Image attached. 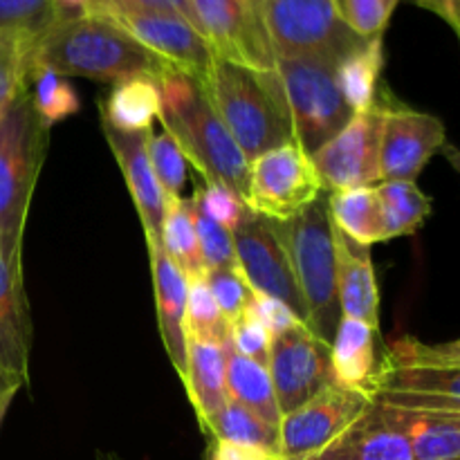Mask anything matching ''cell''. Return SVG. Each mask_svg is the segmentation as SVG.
<instances>
[{
    "label": "cell",
    "mask_w": 460,
    "mask_h": 460,
    "mask_svg": "<svg viewBox=\"0 0 460 460\" xmlns=\"http://www.w3.org/2000/svg\"><path fill=\"white\" fill-rule=\"evenodd\" d=\"M21 386H25V382L0 364V427H3L4 416H7L9 407H12Z\"/></svg>",
    "instance_id": "f6af8a7d"
},
{
    "label": "cell",
    "mask_w": 460,
    "mask_h": 460,
    "mask_svg": "<svg viewBox=\"0 0 460 460\" xmlns=\"http://www.w3.org/2000/svg\"><path fill=\"white\" fill-rule=\"evenodd\" d=\"M261 4L277 58H322L337 66L368 40L341 25L331 0H261Z\"/></svg>",
    "instance_id": "ba28073f"
},
{
    "label": "cell",
    "mask_w": 460,
    "mask_h": 460,
    "mask_svg": "<svg viewBox=\"0 0 460 460\" xmlns=\"http://www.w3.org/2000/svg\"><path fill=\"white\" fill-rule=\"evenodd\" d=\"M382 70H385L382 36L364 40L337 63V85L353 112H364L376 103Z\"/></svg>",
    "instance_id": "83f0119b"
},
{
    "label": "cell",
    "mask_w": 460,
    "mask_h": 460,
    "mask_svg": "<svg viewBox=\"0 0 460 460\" xmlns=\"http://www.w3.org/2000/svg\"><path fill=\"white\" fill-rule=\"evenodd\" d=\"M48 137L49 126L36 112L25 85L0 111V238L22 241Z\"/></svg>",
    "instance_id": "8992f818"
},
{
    "label": "cell",
    "mask_w": 460,
    "mask_h": 460,
    "mask_svg": "<svg viewBox=\"0 0 460 460\" xmlns=\"http://www.w3.org/2000/svg\"><path fill=\"white\" fill-rule=\"evenodd\" d=\"M385 409L407 438L413 460H460V413Z\"/></svg>",
    "instance_id": "7402d4cb"
},
{
    "label": "cell",
    "mask_w": 460,
    "mask_h": 460,
    "mask_svg": "<svg viewBox=\"0 0 460 460\" xmlns=\"http://www.w3.org/2000/svg\"><path fill=\"white\" fill-rule=\"evenodd\" d=\"M205 434H211L214 440H220V443L245 445V447L279 454V427L268 425L259 416H254L250 409L241 407L229 398L220 407V411L211 418Z\"/></svg>",
    "instance_id": "4dcf8cb0"
},
{
    "label": "cell",
    "mask_w": 460,
    "mask_h": 460,
    "mask_svg": "<svg viewBox=\"0 0 460 460\" xmlns=\"http://www.w3.org/2000/svg\"><path fill=\"white\" fill-rule=\"evenodd\" d=\"M305 460H413L407 438L382 404L373 402L322 452Z\"/></svg>",
    "instance_id": "ffe728a7"
},
{
    "label": "cell",
    "mask_w": 460,
    "mask_h": 460,
    "mask_svg": "<svg viewBox=\"0 0 460 460\" xmlns=\"http://www.w3.org/2000/svg\"><path fill=\"white\" fill-rule=\"evenodd\" d=\"M157 112H160V88L157 79L151 76H135L115 84L106 102L102 103L103 124L128 133L153 128Z\"/></svg>",
    "instance_id": "4316f807"
},
{
    "label": "cell",
    "mask_w": 460,
    "mask_h": 460,
    "mask_svg": "<svg viewBox=\"0 0 460 460\" xmlns=\"http://www.w3.org/2000/svg\"><path fill=\"white\" fill-rule=\"evenodd\" d=\"M367 395L407 411L460 413V344H422L402 337L377 359Z\"/></svg>",
    "instance_id": "277c9868"
},
{
    "label": "cell",
    "mask_w": 460,
    "mask_h": 460,
    "mask_svg": "<svg viewBox=\"0 0 460 460\" xmlns=\"http://www.w3.org/2000/svg\"><path fill=\"white\" fill-rule=\"evenodd\" d=\"M103 9H153V12L175 13V16H182L184 21H189L200 31L196 12L191 7V0H97L88 13L103 12Z\"/></svg>",
    "instance_id": "b9f144b4"
},
{
    "label": "cell",
    "mask_w": 460,
    "mask_h": 460,
    "mask_svg": "<svg viewBox=\"0 0 460 460\" xmlns=\"http://www.w3.org/2000/svg\"><path fill=\"white\" fill-rule=\"evenodd\" d=\"M157 119L178 144L184 160L191 162L205 180L223 184L241 200H247L250 162L216 115L205 85L187 72L171 67L157 79Z\"/></svg>",
    "instance_id": "7a4b0ae2"
},
{
    "label": "cell",
    "mask_w": 460,
    "mask_h": 460,
    "mask_svg": "<svg viewBox=\"0 0 460 460\" xmlns=\"http://www.w3.org/2000/svg\"><path fill=\"white\" fill-rule=\"evenodd\" d=\"M102 130L106 135L108 146L115 153L121 173H124L126 187L133 196L135 209H137L144 236H146V245L148 243H160L162 220H164V196H162V189L157 184L146 153V137L153 128L142 130V133H128V130H117L102 121Z\"/></svg>",
    "instance_id": "ac0fdd59"
},
{
    "label": "cell",
    "mask_w": 460,
    "mask_h": 460,
    "mask_svg": "<svg viewBox=\"0 0 460 460\" xmlns=\"http://www.w3.org/2000/svg\"><path fill=\"white\" fill-rule=\"evenodd\" d=\"M146 153L157 184L162 189V196L182 198L184 182H187V160L173 137L166 130H162L160 135L151 130L146 137Z\"/></svg>",
    "instance_id": "e575fe53"
},
{
    "label": "cell",
    "mask_w": 460,
    "mask_h": 460,
    "mask_svg": "<svg viewBox=\"0 0 460 460\" xmlns=\"http://www.w3.org/2000/svg\"><path fill=\"white\" fill-rule=\"evenodd\" d=\"M189 200H191L193 227H196L198 245H200V254L207 265V272H209V270H232V272H241V270H238L236 252H234L232 232L220 227L216 220H211L209 216L202 211L196 193H193Z\"/></svg>",
    "instance_id": "d590c367"
},
{
    "label": "cell",
    "mask_w": 460,
    "mask_h": 460,
    "mask_svg": "<svg viewBox=\"0 0 460 460\" xmlns=\"http://www.w3.org/2000/svg\"><path fill=\"white\" fill-rule=\"evenodd\" d=\"M332 247H335L337 299H340L341 317L359 319L377 332L380 290L371 261V247L350 241L335 225H332Z\"/></svg>",
    "instance_id": "d6986e66"
},
{
    "label": "cell",
    "mask_w": 460,
    "mask_h": 460,
    "mask_svg": "<svg viewBox=\"0 0 460 460\" xmlns=\"http://www.w3.org/2000/svg\"><path fill=\"white\" fill-rule=\"evenodd\" d=\"M380 130L382 111L376 99L368 111L355 112L335 137L310 155L322 191H349L380 182Z\"/></svg>",
    "instance_id": "5bb4252c"
},
{
    "label": "cell",
    "mask_w": 460,
    "mask_h": 460,
    "mask_svg": "<svg viewBox=\"0 0 460 460\" xmlns=\"http://www.w3.org/2000/svg\"><path fill=\"white\" fill-rule=\"evenodd\" d=\"M376 193L380 200L382 220H385L386 241L411 236L429 218L431 200L418 189L416 182L391 180L376 187Z\"/></svg>",
    "instance_id": "f546056e"
},
{
    "label": "cell",
    "mask_w": 460,
    "mask_h": 460,
    "mask_svg": "<svg viewBox=\"0 0 460 460\" xmlns=\"http://www.w3.org/2000/svg\"><path fill=\"white\" fill-rule=\"evenodd\" d=\"M261 460H281V456H279V454H270V456H265V458H261Z\"/></svg>",
    "instance_id": "7dc6e473"
},
{
    "label": "cell",
    "mask_w": 460,
    "mask_h": 460,
    "mask_svg": "<svg viewBox=\"0 0 460 460\" xmlns=\"http://www.w3.org/2000/svg\"><path fill=\"white\" fill-rule=\"evenodd\" d=\"M182 382L187 386L189 402L193 404L198 422L202 431H207L211 418L227 402L223 346L187 340V371Z\"/></svg>",
    "instance_id": "603a6c76"
},
{
    "label": "cell",
    "mask_w": 460,
    "mask_h": 460,
    "mask_svg": "<svg viewBox=\"0 0 460 460\" xmlns=\"http://www.w3.org/2000/svg\"><path fill=\"white\" fill-rule=\"evenodd\" d=\"M39 39L31 31L0 30V111L30 84Z\"/></svg>",
    "instance_id": "1f68e13d"
},
{
    "label": "cell",
    "mask_w": 460,
    "mask_h": 460,
    "mask_svg": "<svg viewBox=\"0 0 460 460\" xmlns=\"http://www.w3.org/2000/svg\"><path fill=\"white\" fill-rule=\"evenodd\" d=\"M160 245L171 263L182 272L187 283L205 281L207 265L198 245L196 227L191 218V200L187 198H164V220H162Z\"/></svg>",
    "instance_id": "f1b7e54d"
},
{
    "label": "cell",
    "mask_w": 460,
    "mask_h": 460,
    "mask_svg": "<svg viewBox=\"0 0 460 460\" xmlns=\"http://www.w3.org/2000/svg\"><path fill=\"white\" fill-rule=\"evenodd\" d=\"M34 67L57 72L58 76L121 84L135 76L160 79L173 66L148 52L126 30L99 13L61 18L39 39Z\"/></svg>",
    "instance_id": "6da1fadb"
},
{
    "label": "cell",
    "mask_w": 460,
    "mask_h": 460,
    "mask_svg": "<svg viewBox=\"0 0 460 460\" xmlns=\"http://www.w3.org/2000/svg\"><path fill=\"white\" fill-rule=\"evenodd\" d=\"M268 373L281 418L332 385L331 346L301 322L270 337Z\"/></svg>",
    "instance_id": "8fae6325"
},
{
    "label": "cell",
    "mask_w": 460,
    "mask_h": 460,
    "mask_svg": "<svg viewBox=\"0 0 460 460\" xmlns=\"http://www.w3.org/2000/svg\"><path fill=\"white\" fill-rule=\"evenodd\" d=\"M331 223L350 241L364 247L385 243V220H382L380 200L376 187L349 189V191H332L326 198Z\"/></svg>",
    "instance_id": "484cf974"
},
{
    "label": "cell",
    "mask_w": 460,
    "mask_h": 460,
    "mask_svg": "<svg viewBox=\"0 0 460 460\" xmlns=\"http://www.w3.org/2000/svg\"><path fill=\"white\" fill-rule=\"evenodd\" d=\"M205 283L220 314L232 328L252 305V290L247 288L245 279L241 277V272H232V270H209Z\"/></svg>",
    "instance_id": "74e56055"
},
{
    "label": "cell",
    "mask_w": 460,
    "mask_h": 460,
    "mask_svg": "<svg viewBox=\"0 0 460 460\" xmlns=\"http://www.w3.org/2000/svg\"><path fill=\"white\" fill-rule=\"evenodd\" d=\"M252 310L259 314V319L263 322V326L268 328L270 337L277 335V332L288 331L295 322L299 319L290 313L288 305H283L281 301L272 299V296L259 295V292H252Z\"/></svg>",
    "instance_id": "7bdbcfd3"
},
{
    "label": "cell",
    "mask_w": 460,
    "mask_h": 460,
    "mask_svg": "<svg viewBox=\"0 0 460 460\" xmlns=\"http://www.w3.org/2000/svg\"><path fill=\"white\" fill-rule=\"evenodd\" d=\"M377 332L359 319L341 317L331 344V368L337 385L367 394L377 367Z\"/></svg>",
    "instance_id": "cb8c5ba5"
},
{
    "label": "cell",
    "mask_w": 460,
    "mask_h": 460,
    "mask_svg": "<svg viewBox=\"0 0 460 460\" xmlns=\"http://www.w3.org/2000/svg\"><path fill=\"white\" fill-rule=\"evenodd\" d=\"M400 0H331L335 16L359 39H376L389 25Z\"/></svg>",
    "instance_id": "8d00e7d4"
},
{
    "label": "cell",
    "mask_w": 460,
    "mask_h": 460,
    "mask_svg": "<svg viewBox=\"0 0 460 460\" xmlns=\"http://www.w3.org/2000/svg\"><path fill=\"white\" fill-rule=\"evenodd\" d=\"M196 198L200 202L202 211L211 220H216L220 227L229 229V232H234L252 214L245 200H241L232 189L223 187L218 182H211V180H205V187L196 189Z\"/></svg>",
    "instance_id": "ab89813d"
},
{
    "label": "cell",
    "mask_w": 460,
    "mask_h": 460,
    "mask_svg": "<svg viewBox=\"0 0 460 460\" xmlns=\"http://www.w3.org/2000/svg\"><path fill=\"white\" fill-rule=\"evenodd\" d=\"M380 182H416L427 162L447 144L445 124L429 112L380 102Z\"/></svg>",
    "instance_id": "2e32d148"
},
{
    "label": "cell",
    "mask_w": 460,
    "mask_h": 460,
    "mask_svg": "<svg viewBox=\"0 0 460 460\" xmlns=\"http://www.w3.org/2000/svg\"><path fill=\"white\" fill-rule=\"evenodd\" d=\"M335 67L322 58H277L295 142L308 155L335 137L355 115L337 85Z\"/></svg>",
    "instance_id": "52a82bcc"
},
{
    "label": "cell",
    "mask_w": 460,
    "mask_h": 460,
    "mask_svg": "<svg viewBox=\"0 0 460 460\" xmlns=\"http://www.w3.org/2000/svg\"><path fill=\"white\" fill-rule=\"evenodd\" d=\"M153 272V292H155L157 322H160L162 341L169 353L171 364L184 380L187 371V335H184V305H187V279L164 254L160 243H148Z\"/></svg>",
    "instance_id": "44dd1931"
},
{
    "label": "cell",
    "mask_w": 460,
    "mask_h": 460,
    "mask_svg": "<svg viewBox=\"0 0 460 460\" xmlns=\"http://www.w3.org/2000/svg\"><path fill=\"white\" fill-rule=\"evenodd\" d=\"M413 3L443 18L456 34H460V0H413Z\"/></svg>",
    "instance_id": "ee69618b"
},
{
    "label": "cell",
    "mask_w": 460,
    "mask_h": 460,
    "mask_svg": "<svg viewBox=\"0 0 460 460\" xmlns=\"http://www.w3.org/2000/svg\"><path fill=\"white\" fill-rule=\"evenodd\" d=\"M61 21L54 0H0V30H22L43 36Z\"/></svg>",
    "instance_id": "f35d334b"
},
{
    "label": "cell",
    "mask_w": 460,
    "mask_h": 460,
    "mask_svg": "<svg viewBox=\"0 0 460 460\" xmlns=\"http://www.w3.org/2000/svg\"><path fill=\"white\" fill-rule=\"evenodd\" d=\"M94 3L97 0H54V7H57L61 18H72L81 16V13H88L94 7Z\"/></svg>",
    "instance_id": "bcb514c9"
},
{
    "label": "cell",
    "mask_w": 460,
    "mask_h": 460,
    "mask_svg": "<svg viewBox=\"0 0 460 460\" xmlns=\"http://www.w3.org/2000/svg\"><path fill=\"white\" fill-rule=\"evenodd\" d=\"M106 460H111V458H106Z\"/></svg>",
    "instance_id": "c3c4849f"
},
{
    "label": "cell",
    "mask_w": 460,
    "mask_h": 460,
    "mask_svg": "<svg viewBox=\"0 0 460 460\" xmlns=\"http://www.w3.org/2000/svg\"><path fill=\"white\" fill-rule=\"evenodd\" d=\"M97 13L111 18L164 63L205 84L214 61V49L205 36L182 16L153 9H103Z\"/></svg>",
    "instance_id": "9a60e30c"
},
{
    "label": "cell",
    "mask_w": 460,
    "mask_h": 460,
    "mask_svg": "<svg viewBox=\"0 0 460 460\" xmlns=\"http://www.w3.org/2000/svg\"><path fill=\"white\" fill-rule=\"evenodd\" d=\"M31 317L22 283V241L0 238V364L27 385Z\"/></svg>",
    "instance_id": "e0dca14e"
},
{
    "label": "cell",
    "mask_w": 460,
    "mask_h": 460,
    "mask_svg": "<svg viewBox=\"0 0 460 460\" xmlns=\"http://www.w3.org/2000/svg\"><path fill=\"white\" fill-rule=\"evenodd\" d=\"M184 335H187V340L205 341V344L214 346H225L232 340L227 322L220 314L218 305H216L205 281H193L187 288Z\"/></svg>",
    "instance_id": "d6a6232c"
},
{
    "label": "cell",
    "mask_w": 460,
    "mask_h": 460,
    "mask_svg": "<svg viewBox=\"0 0 460 460\" xmlns=\"http://www.w3.org/2000/svg\"><path fill=\"white\" fill-rule=\"evenodd\" d=\"M322 198L317 171L296 142L250 162L247 207L268 220H290Z\"/></svg>",
    "instance_id": "9c48e42d"
},
{
    "label": "cell",
    "mask_w": 460,
    "mask_h": 460,
    "mask_svg": "<svg viewBox=\"0 0 460 460\" xmlns=\"http://www.w3.org/2000/svg\"><path fill=\"white\" fill-rule=\"evenodd\" d=\"M225 353V385H227V398L238 402L241 407L250 409L254 416L265 420L268 425H281V411H279L277 395H274L272 380H270L268 367L243 358L234 349L232 340L223 346Z\"/></svg>",
    "instance_id": "d4e9b609"
},
{
    "label": "cell",
    "mask_w": 460,
    "mask_h": 460,
    "mask_svg": "<svg viewBox=\"0 0 460 460\" xmlns=\"http://www.w3.org/2000/svg\"><path fill=\"white\" fill-rule=\"evenodd\" d=\"M373 404L362 391L337 382L323 386L308 402L281 418L279 456L281 460H305L322 452L328 443L349 429Z\"/></svg>",
    "instance_id": "7c38bea8"
},
{
    "label": "cell",
    "mask_w": 460,
    "mask_h": 460,
    "mask_svg": "<svg viewBox=\"0 0 460 460\" xmlns=\"http://www.w3.org/2000/svg\"><path fill=\"white\" fill-rule=\"evenodd\" d=\"M202 85L247 162L295 142L290 108L277 67L256 72L214 57Z\"/></svg>",
    "instance_id": "3957f363"
},
{
    "label": "cell",
    "mask_w": 460,
    "mask_h": 460,
    "mask_svg": "<svg viewBox=\"0 0 460 460\" xmlns=\"http://www.w3.org/2000/svg\"><path fill=\"white\" fill-rule=\"evenodd\" d=\"M232 344L243 358L252 359V362L261 364V367H268V355H270V332L263 326V322L259 319V314L252 310H247L232 328Z\"/></svg>",
    "instance_id": "60d3db41"
},
{
    "label": "cell",
    "mask_w": 460,
    "mask_h": 460,
    "mask_svg": "<svg viewBox=\"0 0 460 460\" xmlns=\"http://www.w3.org/2000/svg\"><path fill=\"white\" fill-rule=\"evenodd\" d=\"M30 93L34 102L36 112L48 126L66 119L79 111V97L75 88L66 81V76H58L57 72L34 67L30 75Z\"/></svg>",
    "instance_id": "836d02e7"
},
{
    "label": "cell",
    "mask_w": 460,
    "mask_h": 460,
    "mask_svg": "<svg viewBox=\"0 0 460 460\" xmlns=\"http://www.w3.org/2000/svg\"><path fill=\"white\" fill-rule=\"evenodd\" d=\"M214 57L256 72L277 67L261 0H191Z\"/></svg>",
    "instance_id": "30bf717a"
},
{
    "label": "cell",
    "mask_w": 460,
    "mask_h": 460,
    "mask_svg": "<svg viewBox=\"0 0 460 460\" xmlns=\"http://www.w3.org/2000/svg\"><path fill=\"white\" fill-rule=\"evenodd\" d=\"M232 241L238 270H241V277L245 279L247 288L252 292L281 301L304 326L310 328L308 308H305V301L296 286L295 274H292L290 261H288L270 220L252 211L234 229Z\"/></svg>",
    "instance_id": "4fadbf2b"
},
{
    "label": "cell",
    "mask_w": 460,
    "mask_h": 460,
    "mask_svg": "<svg viewBox=\"0 0 460 460\" xmlns=\"http://www.w3.org/2000/svg\"><path fill=\"white\" fill-rule=\"evenodd\" d=\"M270 225L290 261L292 274L308 308L310 328L331 346L341 322V310L337 299L335 247L326 198H319L295 218L270 220Z\"/></svg>",
    "instance_id": "5b68a950"
}]
</instances>
